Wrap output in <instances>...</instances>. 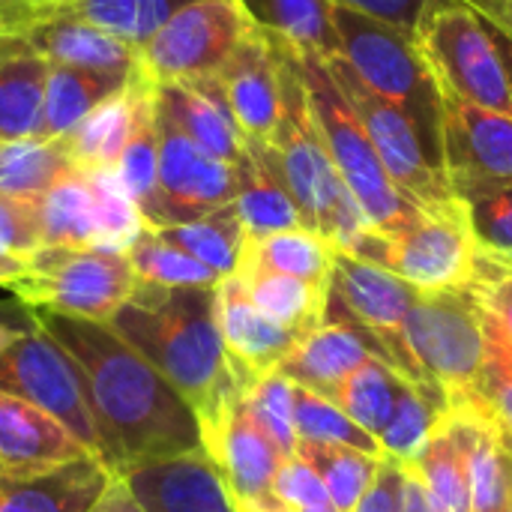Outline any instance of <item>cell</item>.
I'll list each match as a JSON object with an SVG mask.
<instances>
[{
  "instance_id": "obj_1",
  "label": "cell",
  "mask_w": 512,
  "mask_h": 512,
  "mask_svg": "<svg viewBox=\"0 0 512 512\" xmlns=\"http://www.w3.org/2000/svg\"><path fill=\"white\" fill-rule=\"evenodd\" d=\"M30 318L75 360L96 420L102 462L117 477L129 468L204 450L189 402L108 324L45 309H30Z\"/></svg>"
},
{
  "instance_id": "obj_2",
  "label": "cell",
  "mask_w": 512,
  "mask_h": 512,
  "mask_svg": "<svg viewBox=\"0 0 512 512\" xmlns=\"http://www.w3.org/2000/svg\"><path fill=\"white\" fill-rule=\"evenodd\" d=\"M108 327L189 402L198 426L216 420L249 384L237 375L219 330L216 288L138 282Z\"/></svg>"
},
{
  "instance_id": "obj_3",
  "label": "cell",
  "mask_w": 512,
  "mask_h": 512,
  "mask_svg": "<svg viewBox=\"0 0 512 512\" xmlns=\"http://www.w3.org/2000/svg\"><path fill=\"white\" fill-rule=\"evenodd\" d=\"M270 42L282 72V117L267 141V150L294 204L300 207L303 225L327 237L339 252H354L372 228L330 159L294 51L276 39Z\"/></svg>"
},
{
  "instance_id": "obj_4",
  "label": "cell",
  "mask_w": 512,
  "mask_h": 512,
  "mask_svg": "<svg viewBox=\"0 0 512 512\" xmlns=\"http://www.w3.org/2000/svg\"><path fill=\"white\" fill-rule=\"evenodd\" d=\"M291 51V48H288ZM297 66L309 93L312 114L318 120V129L324 135V144L330 150V159L363 210L372 234H393L405 228L420 210L396 189L390 174L381 165V156L375 153L354 105L342 93L339 81L330 72V63L315 54H297Z\"/></svg>"
},
{
  "instance_id": "obj_5",
  "label": "cell",
  "mask_w": 512,
  "mask_h": 512,
  "mask_svg": "<svg viewBox=\"0 0 512 512\" xmlns=\"http://www.w3.org/2000/svg\"><path fill=\"white\" fill-rule=\"evenodd\" d=\"M405 342L423 378L447 399V408L480 405L489 342L474 285L417 291L405 318Z\"/></svg>"
},
{
  "instance_id": "obj_6",
  "label": "cell",
  "mask_w": 512,
  "mask_h": 512,
  "mask_svg": "<svg viewBox=\"0 0 512 512\" xmlns=\"http://www.w3.org/2000/svg\"><path fill=\"white\" fill-rule=\"evenodd\" d=\"M339 60L378 96L402 105L441 156V87L411 33L336 3Z\"/></svg>"
},
{
  "instance_id": "obj_7",
  "label": "cell",
  "mask_w": 512,
  "mask_h": 512,
  "mask_svg": "<svg viewBox=\"0 0 512 512\" xmlns=\"http://www.w3.org/2000/svg\"><path fill=\"white\" fill-rule=\"evenodd\" d=\"M441 87L462 102L512 114V87L489 21L462 0H435L414 33Z\"/></svg>"
},
{
  "instance_id": "obj_8",
  "label": "cell",
  "mask_w": 512,
  "mask_h": 512,
  "mask_svg": "<svg viewBox=\"0 0 512 512\" xmlns=\"http://www.w3.org/2000/svg\"><path fill=\"white\" fill-rule=\"evenodd\" d=\"M135 285L138 276L126 252L42 246L6 291L30 309L108 324Z\"/></svg>"
},
{
  "instance_id": "obj_9",
  "label": "cell",
  "mask_w": 512,
  "mask_h": 512,
  "mask_svg": "<svg viewBox=\"0 0 512 512\" xmlns=\"http://www.w3.org/2000/svg\"><path fill=\"white\" fill-rule=\"evenodd\" d=\"M351 255L381 264L417 291H450L477 282L480 249L465 204L420 210L393 234H369Z\"/></svg>"
},
{
  "instance_id": "obj_10",
  "label": "cell",
  "mask_w": 512,
  "mask_h": 512,
  "mask_svg": "<svg viewBox=\"0 0 512 512\" xmlns=\"http://www.w3.org/2000/svg\"><path fill=\"white\" fill-rule=\"evenodd\" d=\"M327 63H330V72L339 81L342 93L354 105V111H357L375 153L381 156L384 171L396 183V189L417 210H426V213L456 204L459 198L450 189L441 156L426 141L423 129L414 123V117L402 105H396V102L378 96L372 87H366L348 69V63H342L339 57H330Z\"/></svg>"
},
{
  "instance_id": "obj_11",
  "label": "cell",
  "mask_w": 512,
  "mask_h": 512,
  "mask_svg": "<svg viewBox=\"0 0 512 512\" xmlns=\"http://www.w3.org/2000/svg\"><path fill=\"white\" fill-rule=\"evenodd\" d=\"M414 300H417V288H411L381 264L336 249L327 306L339 309V321L354 324L366 336L369 348L384 363H390L402 378H408L417 387L435 390L423 378L405 342V318Z\"/></svg>"
},
{
  "instance_id": "obj_12",
  "label": "cell",
  "mask_w": 512,
  "mask_h": 512,
  "mask_svg": "<svg viewBox=\"0 0 512 512\" xmlns=\"http://www.w3.org/2000/svg\"><path fill=\"white\" fill-rule=\"evenodd\" d=\"M252 30L240 0H192L138 48V69L153 84L216 75Z\"/></svg>"
},
{
  "instance_id": "obj_13",
  "label": "cell",
  "mask_w": 512,
  "mask_h": 512,
  "mask_svg": "<svg viewBox=\"0 0 512 512\" xmlns=\"http://www.w3.org/2000/svg\"><path fill=\"white\" fill-rule=\"evenodd\" d=\"M0 390L36 405L63 423L87 453L102 459V444L87 405L81 372L75 360L33 318L30 327H24L0 357Z\"/></svg>"
},
{
  "instance_id": "obj_14",
  "label": "cell",
  "mask_w": 512,
  "mask_h": 512,
  "mask_svg": "<svg viewBox=\"0 0 512 512\" xmlns=\"http://www.w3.org/2000/svg\"><path fill=\"white\" fill-rule=\"evenodd\" d=\"M237 186V165L210 156L159 111V195L147 228L192 222L228 207L237 198Z\"/></svg>"
},
{
  "instance_id": "obj_15",
  "label": "cell",
  "mask_w": 512,
  "mask_h": 512,
  "mask_svg": "<svg viewBox=\"0 0 512 512\" xmlns=\"http://www.w3.org/2000/svg\"><path fill=\"white\" fill-rule=\"evenodd\" d=\"M441 165L456 198L512 183V114L441 93Z\"/></svg>"
},
{
  "instance_id": "obj_16",
  "label": "cell",
  "mask_w": 512,
  "mask_h": 512,
  "mask_svg": "<svg viewBox=\"0 0 512 512\" xmlns=\"http://www.w3.org/2000/svg\"><path fill=\"white\" fill-rule=\"evenodd\" d=\"M201 438L204 453L225 480L234 504H258L273 498V477L285 459L255 423L246 393L237 396L216 420L201 426Z\"/></svg>"
},
{
  "instance_id": "obj_17",
  "label": "cell",
  "mask_w": 512,
  "mask_h": 512,
  "mask_svg": "<svg viewBox=\"0 0 512 512\" xmlns=\"http://www.w3.org/2000/svg\"><path fill=\"white\" fill-rule=\"evenodd\" d=\"M246 144H267L282 117L279 57L264 30H252L216 72Z\"/></svg>"
},
{
  "instance_id": "obj_18",
  "label": "cell",
  "mask_w": 512,
  "mask_h": 512,
  "mask_svg": "<svg viewBox=\"0 0 512 512\" xmlns=\"http://www.w3.org/2000/svg\"><path fill=\"white\" fill-rule=\"evenodd\" d=\"M216 309H219V330H222L225 351L237 375L249 387L258 378L276 372L303 339V333L270 321L249 300V291L237 273L225 276L216 285Z\"/></svg>"
},
{
  "instance_id": "obj_19",
  "label": "cell",
  "mask_w": 512,
  "mask_h": 512,
  "mask_svg": "<svg viewBox=\"0 0 512 512\" xmlns=\"http://www.w3.org/2000/svg\"><path fill=\"white\" fill-rule=\"evenodd\" d=\"M120 477L147 512H237L204 450L129 468Z\"/></svg>"
},
{
  "instance_id": "obj_20",
  "label": "cell",
  "mask_w": 512,
  "mask_h": 512,
  "mask_svg": "<svg viewBox=\"0 0 512 512\" xmlns=\"http://www.w3.org/2000/svg\"><path fill=\"white\" fill-rule=\"evenodd\" d=\"M186 3L192 0H36L0 12V33L9 39H21L33 24L63 15L102 27L123 42L141 48Z\"/></svg>"
},
{
  "instance_id": "obj_21",
  "label": "cell",
  "mask_w": 512,
  "mask_h": 512,
  "mask_svg": "<svg viewBox=\"0 0 512 512\" xmlns=\"http://www.w3.org/2000/svg\"><path fill=\"white\" fill-rule=\"evenodd\" d=\"M84 456L93 453H87L63 423H57L36 405L0 390V474L3 477L42 474Z\"/></svg>"
},
{
  "instance_id": "obj_22",
  "label": "cell",
  "mask_w": 512,
  "mask_h": 512,
  "mask_svg": "<svg viewBox=\"0 0 512 512\" xmlns=\"http://www.w3.org/2000/svg\"><path fill=\"white\" fill-rule=\"evenodd\" d=\"M156 87V105L159 111L186 132L198 147H204L210 156L240 165L246 156L243 132L228 108V99L216 81V75L207 78H189V81H171V84H153Z\"/></svg>"
},
{
  "instance_id": "obj_23",
  "label": "cell",
  "mask_w": 512,
  "mask_h": 512,
  "mask_svg": "<svg viewBox=\"0 0 512 512\" xmlns=\"http://www.w3.org/2000/svg\"><path fill=\"white\" fill-rule=\"evenodd\" d=\"M117 474L96 456L30 474H0V512H93Z\"/></svg>"
},
{
  "instance_id": "obj_24",
  "label": "cell",
  "mask_w": 512,
  "mask_h": 512,
  "mask_svg": "<svg viewBox=\"0 0 512 512\" xmlns=\"http://www.w3.org/2000/svg\"><path fill=\"white\" fill-rule=\"evenodd\" d=\"M375 357L378 354L369 348L366 336L354 324L327 318L321 327L300 339V345L285 357V363L276 372H282L297 387H306L330 399L351 372H357Z\"/></svg>"
},
{
  "instance_id": "obj_25",
  "label": "cell",
  "mask_w": 512,
  "mask_h": 512,
  "mask_svg": "<svg viewBox=\"0 0 512 512\" xmlns=\"http://www.w3.org/2000/svg\"><path fill=\"white\" fill-rule=\"evenodd\" d=\"M21 39L51 66H75V69L120 72V75L138 69L135 45L78 18H63V15L45 18L33 24Z\"/></svg>"
},
{
  "instance_id": "obj_26",
  "label": "cell",
  "mask_w": 512,
  "mask_h": 512,
  "mask_svg": "<svg viewBox=\"0 0 512 512\" xmlns=\"http://www.w3.org/2000/svg\"><path fill=\"white\" fill-rule=\"evenodd\" d=\"M237 171L240 186L234 210L249 240H261L288 228H306L300 207L282 183L267 144H246V156L237 165Z\"/></svg>"
},
{
  "instance_id": "obj_27",
  "label": "cell",
  "mask_w": 512,
  "mask_h": 512,
  "mask_svg": "<svg viewBox=\"0 0 512 512\" xmlns=\"http://www.w3.org/2000/svg\"><path fill=\"white\" fill-rule=\"evenodd\" d=\"M246 15L270 39L297 54L336 57V0H240Z\"/></svg>"
},
{
  "instance_id": "obj_28",
  "label": "cell",
  "mask_w": 512,
  "mask_h": 512,
  "mask_svg": "<svg viewBox=\"0 0 512 512\" xmlns=\"http://www.w3.org/2000/svg\"><path fill=\"white\" fill-rule=\"evenodd\" d=\"M135 99H138V69L129 75L126 87L96 105L63 141L72 165L78 171H114L123 147L132 132L135 117Z\"/></svg>"
},
{
  "instance_id": "obj_29",
  "label": "cell",
  "mask_w": 512,
  "mask_h": 512,
  "mask_svg": "<svg viewBox=\"0 0 512 512\" xmlns=\"http://www.w3.org/2000/svg\"><path fill=\"white\" fill-rule=\"evenodd\" d=\"M51 63L24 39L0 57V144L39 135Z\"/></svg>"
},
{
  "instance_id": "obj_30",
  "label": "cell",
  "mask_w": 512,
  "mask_h": 512,
  "mask_svg": "<svg viewBox=\"0 0 512 512\" xmlns=\"http://www.w3.org/2000/svg\"><path fill=\"white\" fill-rule=\"evenodd\" d=\"M129 75L93 72V69H75V66H51L36 138H51V141L66 138L96 105L117 96L126 87Z\"/></svg>"
},
{
  "instance_id": "obj_31",
  "label": "cell",
  "mask_w": 512,
  "mask_h": 512,
  "mask_svg": "<svg viewBox=\"0 0 512 512\" xmlns=\"http://www.w3.org/2000/svg\"><path fill=\"white\" fill-rule=\"evenodd\" d=\"M114 174L120 177L123 189L138 204L144 219H150L159 195V108H156V87L141 75V69H138L132 132Z\"/></svg>"
},
{
  "instance_id": "obj_32",
  "label": "cell",
  "mask_w": 512,
  "mask_h": 512,
  "mask_svg": "<svg viewBox=\"0 0 512 512\" xmlns=\"http://www.w3.org/2000/svg\"><path fill=\"white\" fill-rule=\"evenodd\" d=\"M336 261V246L312 228H288L261 240H249L243 246L240 267H261L270 273L294 276L321 288H330Z\"/></svg>"
},
{
  "instance_id": "obj_33",
  "label": "cell",
  "mask_w": 512,
  "mask_h": 512,
  "mask_svg": "<svg viewBox=\"0 0 512 512\" xmlns=\"http://www.w3.org/2000/svg\"><path fill=\"white\" fill-rule=\"evenodd\" d=\"M237 276L243 279L249 300L276 324L297 330V333H312L327 321V303H330V288L270 273L261 267H237Z\"/></svg>"
},
{
  "instance_id": "obj_34",
  "label": "cell",
  "mask_w": 512,
  "mask_h": 512,
  "mask_svg": "<svg viewBox=\"0 0 512 512\" xmlns=\"http://www.w3.org/2000/svg\"><path fill=\"white\" fill-rule=\"evenodd\" d=\"M36 219L45 246L96 249V201L90 177L78 168L60 177L36 201Z\"/></svg>"
},
{
  "instance_id": "obj_35",
  "label": "cell",
  "mask_w": 512,
  "mask_h": 512,
  "mask_svg": "<svg viewBox=\"0 0 512 512\" xmlns=\"http://www.w3.org/2000/svg\"><path fill=\"white\" fill-rule=\"evenodd\" d=\"M420 477L426 480L435 510L438 512H474L471 504V477H468V456L462 432L447 411L420 456L411 462Z\"/></svg>"
},
{
  "instance_id": "obj_36",
  "label": "cell",
  "mask_w": 512,
  "mask_h": 512,
  "mask_svg": "<svg viewBox=\"0 0 512 512\" xmlns=\"http://www.w3.org/2000/svg\"><path fill=\"white\" fill-rule=\"evenodd\" d=\"M150 231H156L162 240H168L171 246L192 255L198 264H204L219 279L237 273L240 258H243V246H246V231L237 219L234 204L219 207L213 213H204L192 222H180V225H168V228H150Z\"/></svg>"
},
{
  "instance_id": "obj_37",
  "label": "cell",
  "mask_w": 512,
  "mask_h": 512,
  "mask_svg": "<svg viewBox=\"0 0 512 512\" xmlns=\"http://www.w3.org/2000/svg\"><path fill=\"white\" fill-rule=\"evenodd\" d=\"M75 171L63 141L24 138L0 144V195L36 204L60 177Z\"/></svg>"
},
{
  "instance_id": "obj_38",
  "label": "cell",
  "mask_w": 512,
  "mask_h": 512,
  "mask_svg": "<svg viewBox=\"0 0 512 512\" xmlns=\"http://www.w3.org/2000/svg\"><path fill=\"white\" fill-rule=\"evenodd\" d=\"M408 384L411 381L402 378L390 363L375 357L366 366H360L357 372H351L336 387L330 402H336L360 429H366L378 441L384 435V429L390 426Z\"/></svg>"
},
{
  "instance_id": "obj_39",
  "label": "cell",
  "mask_w": 512,
  "mask_h": 512,
  "mask_svg": "<svg viewBox=\"0 0 512 512\" xmlns=\"http://www.w3.org/2000/svg\"><path fill=\"white\" fill-rule=\"evenodd\" d=\"M297 456H303L315 474L321 477L330 504L339 512H354L366 489L372 486L381 462L387 456H369L351 447H333V444H297Z\"/></svg>"
},
{
  "instance_id": "obj_40",
  "label": "cell",
  "mask_w": 512,
  "mask_h": 512,
  "mask_svg": "<svg viewBox=\"0 0 512 512\" xmlns=\"http://www.w3.org/2000/svg\"><path fill=\"white\" fill-rule=\"evenodd\" d=\"M294 432H297V444H333V447H351L369 456H387L381 450V444L360 429L336 402L297 387L294 384Z\"/></svg>"
},
{
  "instance_id": "obj_41",
  "label": "cell",
  "mask_w": 512,
  "mask_h": 512,
  "mask_svg": "<svg viewBox=\"0 0 512 512\" xmlns=\"http://www.w3.org/2000/svg\"><path fill=\"white\" fill-rule=\"evenodd\" d=\"M96 201V249L129 252L147 231V219L114 171H84Z\"/></svg>"
},
{
  "instance_id": "obj_42",
  "label": "cell",
  "mask_w": 512,
  "mask_h": 512,
  "mask_svg": "<svg viewBox=\"0 0 512 512\" xmlns=\"http://www.w3.org/2000/svg\"><path fill=\"white\" fill-rule=\"evenodd\" d=\"M138 282L159 285V288H216L222 279L198 264L183 249L162 240L156 231H144L141 240L126 252Z\"/></svg>"
},
{
  "instance_id": "obj_43",
  "label": "cell",
  "mask_w": 512,
  "mask_h": 512,
  "mask_svg": "<svg viewBox=\"0 0 512 512\" xmlns=\"http://www.w3.org/2000/svg\"><path fill=\"white\" fill-rule=\"evenodd\" d=\"M444 414H447L444 396H438L435 390L408 384L390 426L378 438L381 450L396 462H414L420 456V450L426 447V441L432 438V432Z\"/></svg>"
},
{
  "instance_id": "obj_44",
  "label": "cell",
  "mask_w": 512,
  "mask_h": 512,
  "mask_svg": "<svg viewBox=\"0 0 512 512\" xmlns=\"http://www.w3.org/2000/svg\"><path fill=\"white\" fill-rule=\"evenodd\" d=\"M471 234L486 261L512 267V183L480 186L459 195Z\"/></svg>"
},
{
  "instance_id": "obj_45",
  "label": "cell",
  "mask_w": 512,
  "mask_h": 512,
  "mask_svg": "<svg viewBox=\"0 0 512 512\" xmlns=\"http://www.w3.org/2000/svg\"><path fill=\"white\" fill-rule=\"evenodd\" d=\"M246 405L264 435L276 444L282 459L297 453V432H294V381L282 372H270L258 378L246 390Z\"/></svg>"
},
{
  "instance_id": "obj_46",
  "label": "cell",
  "mask_w": 512,
  "mask_h": 512,
  "mask_svg": "<svg viewBox=\"0 0 512 512\" xmlns=\"http://www.w3.org/2000/svg\"><path fill=\"white\" fill-rule=\"evenodd\" d=\"M474 291L483 309L489 354L512 366V267L492 264L480 255Z\"/></svg>"
},
{
  "instance_id": "obj_47",
  "label": "cell",
  "mask_w": 512,
  "mask_h": 512,
  "mask_svg": "<svg viewBox=\"0 0 512 512\" xmlns=\"http://www.w3.org/2000/svg\"><path fill=\"white\" fill-rule=\"evenodd\" d=\"M273 498L294 512L330 504L321 477H318L315 468H312L303 456H297V453L288 456V459L279 465V471H276V477H273Z\"/></svg>"
},
{
  "instance_id": "obj_48",
  "label": "cell",
  "mask_w": 512,
  "mask_h": 512,
  "mask_svg": "<svg viewBox=\"0 0 512 512\" xmlns=\"http://www.w3.org/2000/svg\"><path fill=\"white\" fill-rule=\"evenodd\" d=\"M339 6L345 9H354L360 15H369L375 21H384V24H393L405 33H417L423 15L429 12V6L435 0H336Z\"/></svg>"
},
{
  "instance_id": "obj_49",
  "label": "cell",
  "mask_w": 512,
  "mask_h": 512,
  "mask_svg": "<svg viewBox=\"0 0 512 512\" xmlns=\"http://www.w3.org/2000/svg\"><path fill=\"white\" fill-rule=\"evenodd\" d=\"M480 402L492 414V420L512 435V366L492 354L486 357Z\"/></svg>"
},
{
  "instance_id": "obj_50",
  "label": "cell",
  "mask_w": 512,
  "mask_h": 512,
  "mask_svg": "<svg viewBox=\"0 0 512 512\" xmlns=\"http://www.w3.org/2000/svg\"><path fill=\"white\" fill-rule=\"evenodd\" d=\"M399 495H402V462L387 456L354 512H399Z\"/></svg>"
},
{
  "instance_id": "obj_51",
  "label": "cell",
  "mask_w": 512,
  "mask_h": 512,
  "mask_svg": "<svg viewBox=\"0 0 512 512\" xmlns=\"http://www.w3.org/2000/svg\"><path fill=\"white\" fill-rule=\"evenodd\" d=\"M399 512H438L432 492L420 471L411 462H402V495H399Z\"/></svg>"
},
{
  "instance_id": "obj_52",
  "label": "cell",
  "mask_w": 512,
  "mask_h": 512,
  "mask_svg": "<svg viewBox=\"0 0 512 512\" xmlns=\"http://www.w3.org/2000/svg\"><path fill=\"white\" fill-rule=\"evenodd\" d=\"M468 3L474 12H480L495 30H501L504 36L512 39V0H462Z\"/></svg>"
},
{
  "instance_id": "obj_53",
  "label": "cell",
  "mask_w": 512,
  "mask_h": 512,
  "mask_svg": "<svg viewBox=\"0 0 512 512\" xmlns=\"http://www.w3.org/2000/svg\"><path fill=\"white\" fill-rule=\"evenodd\" d=\"M93 512H147L141 504H138V498L129 492V486L123 483V477H117L111 486H108V492L102 495V501L96 504V510Z\"/></svg>"
},
{
  "instance_id": "obj_54",
  "label": "cell",
  "mask_w": 512,
  "mask_h": 512,
  "mask_svg": "<svg viewBox=\"0 0 512 512\" xmlns=\"http://www.w3.org/2000/svg\"><path fill=\"white\" fill-rule=\"evenodd\" d=\"M24 270H27V264H24L21 258H15V255L3 246V240H0V288H6L9 282H15Z\"/></svg>"
},
{
  "instance_id": "obj_55",
  "label": "cell",
  "mask_w": 512,
  "mask_h": 512,
  "mask_svg": "<svg viewBox=\"0 0 512 512\" xmlns=\"http://www.w3.org/2000/svg\"><path fill=\"white\" fill-rule=\"evenodd\" d=\"M237 512H294L288 510L285 504H279L276 498H267V501H258V504H234Z\"/></svg>"
},
{
  "instance_id": "obj_56",
  "label": "cell",
  "mask_w": 512,
  "mask_h": 512,
  "mask_svg": "<svg viewBox=\"0 0 512 512\" xmlns=\"http://www.w3.org/2000/svg\"><path fill=\"white\" fill-rule=\"evenodd\" d=\"M489 27H492V24H489ZM492 33H495L498 48H501V57H504V66H507V75H510V87H512V39L510 36H504L501 30H495V27H492Z\"/></svg>"
},
{
  "instance_id": "obj_57",
  "label": "cell",
  "mask_w": 512,
  "mask_h": 512,
  "mask_svg": "<svg viewBox=\"0 0 512 512\" xmlns=\"http://www.w3.org/2000/svg\"><path fill=\"white\" fill-rule=\"evenodd\" d=\"M501 429V426H498ZM501 450H504V465H507V480H510V501H512V435L501 429Z\"/></svg>"
},
{
  "instance_id": "obj_58",
  "label": "cell",
  "mask_w": 512,
  "mask_h": 512,
  "mask_svg": "<svg viewBox=\"0 0 512 512\" xmlns=\"http://www.w3.org/2000/svg\"><path fill=\"white\" fill-rule=\"evenodd\" d=\"M18 333H21V327H12V324H3V321H0V357H3V351L15 342Z\"/></svg>"
},
{
  "instance_id": "obj_59",
  "label": "cell",
  "mask_w": 512,
  "mask_h": 512,
  "mask_svg": "<svg viewBox=\"0 0 512 512\" xmlns=\"http://www.w3.org/2000/svg\"><path fill=\"white\" fill-rule=\"evenodd\" d=\"M27 3H36V0H0V12L18 9V6H27Z\"/></svg>"
},
{
  "instance_id": "obj_60",
  "label": "cell",
  "mask_w": 512,
  "mask_h": 512,
  "mask_svg": "<svg viewBox=\"0 0 512 512\" xmlns=\"http://www.w3.org/2000/svg\"><path fill=\"white\" fill-rule=\"evenodd\" d=\"M18 42H21V39H9V36H3V33H0V57H3L9 48H15Z\"/></svg>"
},
{
  "instance_id": "obj_61",
  "label": "cell",
  "mask_w": 512,
  "mask_h": 512,
  "mask_svg": "<svg viewBox=\"0 0 512 512\" xmlns=\"http://www.w3.org/2000/svg\"><path fill=\"white\" fill-rule=\"evenodd\" d=\"M300 512H339L333 504H324V507H309V510H300Z\"/></svg>"
},
{
  "instance_id": "obj_62",
  "label": "cell",
  "mask_w": 512,
  "mask_h": 512,
  "mask_svg": "<svg viewBox=\"0 0 512 512\" xmlns=\"http://www.w3.org/2000/svg\"><path fill=\"white\" fill-rule=\"evenodd\" d=\"M501 512H512V504H510V507H504V510H501Z\"/></svg>"
}]
</instances>
